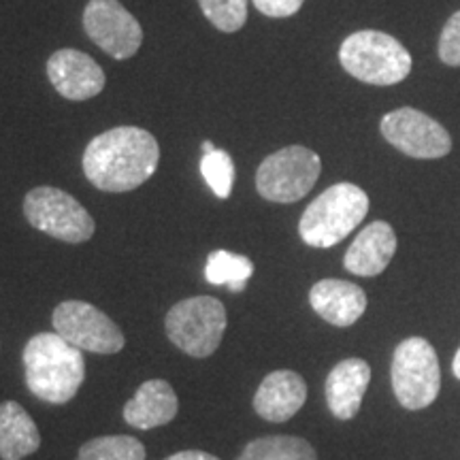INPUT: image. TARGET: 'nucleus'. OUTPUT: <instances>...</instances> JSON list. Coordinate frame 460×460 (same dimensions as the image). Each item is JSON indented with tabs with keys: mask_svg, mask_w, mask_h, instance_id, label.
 Instances as JSON below:
<instances>
[{
	"mask_svg": "<svg viewBox=\"0 0 460 460\" xmlns=\"http://www.w3.org/2000/svg\"><path fill=\"white\" fill-rule=\"evenodd\" d=\"M26 386L51 405H65L82 388L85 362L82 349L58 332H39L24 348Z\"/></svg>",
	"mask_w": 460,
	"mask_h": 460,
	"instance_id": "obj_2",
	"label": "nucleus"
},
{
	"mask_svg": "<svg viewBox=\"0 0 460 460\" xmlns=\"http://www.w3.org/2000/svg\"><path fill=\"white\" fill-rule=\"evenodd\" d=\"M48 77L62 99L90 101L105 90L107 77L94 58L79 49H58L48 60Z\"/></svg>",
	"mask_w": 460,
	"mask_h": 460,
	"instance_id": "obj_12",
	"label": "nucleus"
},
{
	"mask_svg": "<svg viewBox=\"0 0 460 460\" xmlns=\"http://www.w3.org/2000/svg\"><path fill=\"white\" fill-rule=\"evenodd\" d=\"M439 58L447 66H460V11L446 22L441 31Z\"/></svg>",
	"mask_w": 460,
	"mask_h": 460,
	"instance_id": "obj_24",
	"label": "nucleus"
},
{
	"mask_svg": "<svg viewBox=\"0 0 460 460\" xmlns=\"http://www.w3.org/2000/svg\"><path fill=\"white\" fill-rule=\"evenodd\" d=\"M393 388L401 407L410 411L433 405L441 388L435 348L424 337H410L396 345L393 356Z\"/></svg>",
	"mask_w": 460,
	"mask_h": 460,
	"instance_id": "obj_7",
	"label": "nucleus"
},
{
	"mask_svg": "<svg viewBox=\"0 0 460 460\" xmlns=\"http://www.w3.org/2000/svg\"><path fill=\"white\" fill-rule=\"evenodd\" d=\"M200 147H203V154H209V152H214V149H216V146L211 141H203V146H200Z\"/></svg>",
	"mask_w": 460,
	"mask_h": 460,
	"instance_id": "obj_28",
	"label": "nucleus"
},
{
	"mask_svg": "<svg viewBox=\"0 0 460 460\" xmlns=\"http://www.w3.org/2000/svg\"><path fill=\"white\" fill-rule=\"evenodd\" d=\"M307 401V384L295 371H273L254 394V410L267 422H288Z\"/></svg>",
	"mask_w": 460,
	"mask_h": 460,
	"instance_id": "obj_13",
	"label": "nucleus"
},
{
	"mask_svg": "<svg viewBox=\"0 0 460 460\" xmlns=\"http://www.w3.org/2000/svg\"><path fill=\"white\" fill-rule=\"evenodd\" d=\"M396 252V234L388 222H373L360 230L358 237L345 252L343 267L358 278H376L386 271Z\"/></svg>",
	"mask_w": 460,
	"mask_h": 460,
	"instance_id": "obj_14",
	"label": "nucleus"
},
{
	"mask_svg": "<svg viewBox=\"0 0 460 460\" xmlns=\"http://www.w3.org/2000/svg\"><path fill=\"white\" fill-rule=\"evenodd\" d=\"M77 460H146V446L128 435H107L85 441Z\"/></svg>",
	"mask_w": 460,
	"mask_h": 460,
	"instance_id": "obj_21",
	"label": "nucleus"
},
{
	"mask_svg": "<svg viewBox=\"0 0 460 460\" xmlns=\"http://www.w3.org/2000/svg\"><path fill=\"white\" fill-rule=\"evenodd\" d=\"M24 216L32 228L65 243H85L96 224L77 199L54 186H39L24 199Z\"/></svg>",
	"mask_w": 460,
	"mask_h": 460,
	"instance_id": "obj_8",
	"label": "nucleus"
},
{
	"mask_svg": "<svg viewBox=\"0 0 460 460\" xmlns=\"http://www.w3.org/2000/svg\"><path fill=\"white\" fill-rule=\"evenodd\" d=\"M371 382V367L362 358H345L326 377V402L337 420H352Z\"/></svg>",
	"mask_w": 460,
	"mask_h": 460,
	"instance_id": "obj_15",
	"label": "nucleus"
},
{
	"mask_svg": "<svg viewBox=\"0 0 460 460\" xmlns=\"http://www.w3.org/2000/svg\"><path fill=\"white\" fill-rule=\"evenodd\" d=\"M237 460H318V454L301 437L269 435L250 441Z\"/></svg>",
	"mask_w": 460,
	"mask_h": 460,
	"instance_id": "obj_19",
	"label": "nucleus"
},
{
	"mask_svg": "<svg viewBox=\"0 0 460 460\" xmlns=\"http://www.w3.org/2000/svg\"><path fill=\"white\" fill-rule=\"evenodd\" d=\"M369 214V197L356 183H335L305 209L298 234L307 245L332 247L348 237Z\"/></svg>",
	"mask_w": 460,
	"mask_h": 460,
	"instance_id": "obj_3",
	"label": "nucleus"
},
{
	"mask_svg": "<svg viewBox=\"0 0 460 460\" xmlns=\"http://www.w3.org/2000/svg\"><path fill=\"white\" fill-rule=\"evenodd\" d=\"M200 175H203L207 186L211 188V192L217 199L224 200L230 197L234 183V163L228 152L216 147L214 152L203 154V158H200Z\"/></svg>",
	"mask_w": 460,
	"mask_h": 460,
	"instance_id": "obj_22",
	"label": "nucleus"
},
{
	"mask_svg": "<svg viewBox=\"0 0 460 460\" xmlns=\"http://www.w3.org/2000/svg\"><path fill=\"white\" fill-rule=\"evenodd\" d=\"M51 324L58 335L82 352L85 349L94 354H118L126 343L119 326L94 305L84 301L58 305L51 315Z\"/></svg>",
	"mask_w": 460,
	"mask_h": 460,
	"instance_id": "obj_9",
	"label": "nucleus"
},
{
	"mask_svg": "<svg viewBox=\"0 0 460 460\" xmlns=\"http://www.w3.org/2000/svg\"><path fill=\"white\" fill-rule=\"evenodd\" d=\"M452 371L454 376H456L460 379V349L456 352V356H454V362H452Z\"/></svg>",
	"mask_w": 460,
	"mask_h": 460,
	"instance_id": "obj_27",
	"label": "nucleus"
},
{
	"mask_svg": "<svg viewBox=\"0 0 460 460\" xmlns=\"http://www.w3.org/2000/svg\"><path fill=\"white\" fill-rule=\"evenodd\" d=\"M207 20L220 32H237L247 22V0H199Z\"/></svg>",
	"mask_w": 460,
	"mask_h": 460,
	"instance_id": "obj_23",
	"label": "nucleus"
},
{
	"mask_svg": "<svg viewBox=\"0 0 460 460\" xmlns=\"http://www.w3.org/2000/svg\"><path fill=\"white\" fill-rule=\"evenodd\" d=\"M339 62L345 73L362 84L394 85L411 73V56L401 41L379 31L349 34L339 48Z\"/></svg>",
	"mask_w": 460,
	"mask_h": 460,
	"instance_id": "obj_4",
	"label": "nucleus"
},
{
	"mask_svg": "<svg viewBox=\"0 0 460 460\" xmlns=\"http://www.w3.org/2000/svg\"><path fill=\"white\" fill-rule=\"evenodd\" d=\"M314 312L332 326H352L367 309V295L360 286L343 279H322L309 290Z\"/></svg>",
	"mask_w": 460,
	"mask_h": 460,
	"instance_id": "obj_16",
	"label": "nucleus"
},
{
	"mask_svg": "<svg viewBox=\"0 0 460 460\" xmlns=\"http://www.w3.org/2000/svg\"><path fill=\"white\" fill-rule=\"evenodd\" d=\"M41 447L37 424L15 401L0 402V458L22 460Z\"/></svg>",
	"mask_w": 460,
	"mask_h": 460,
	"instance_id": "obj_18",
	"label": "nucleus"
},
{
	"mask_svg": "<svg viewBox=\"0 0 460 460\" xmlns=\"http://www.w3.org/2000/svg\"><path fill=\"white\" fill-rule=\"evenodd\" d=\"M177 410L180 401L171 384L164 379H147L124 405V420L130 427L149 430L169 424L177 416Z\"/></svg>",
	"mask_w": 460,
	"mask_h": 460,
	"instance_id": "obj_17",
	"label": "nucleus"
},
{
	"mask_svg": "<svg viewBox=\"0 0 460 460\" xmlns=\"http://www.w3.org/2000/svg\"><path fill=\"white\" fill-rule=\"evenodd\" d=\"M252 275H254V262L247 256L216 250L207 258L205 279L211 286H228L233 292H241L245 290Z\"/></svg>",
	"mask_w": 460,
	"mask_h": 460,
	"instance_id": "obj_20",
	"label": "nucleus"
},
{
	"mask_svg": "<svg viewBox=\"0 0 460 460\" xmlns=\"http://www.w3.org/2000/svg\"><path fill=\"white\" fill-rule=\"evenodd\" d=\"M320 172L322 160L314 149L288 146L262 160L256 171V190L264 200L290 205L312 192Z\"/></svg>",
	"mask_w": 460,
	"mask_h": 460,
	"instance_id": "obj_6",
	"label": "nucleus"
},
{
	"mask_svg": "<svg viewBox=\"0 0 460 460\" xmlns=\"http://www.w3.org/2000/svg\"><path fill=\"white\" fill-rule=\"evenodd\" d=\"M90 41L115 60H128L143 43V28L119 0H90L84 9Z\"/></svg>",
	"mask_w": 460,
	"mask_h": 460,
	"instance_id": "obj_11",
	"label": "nucleus"
},
{
	"mask_svg": "<svg viewBox=\"0 0 460 460\" xmlns=\"http://www.w3.org/2000/svg\"><path fill=\"white\" fill-rule=\"evenodd\" d=\"M172 345L192 358H209L226 331V309L214 296H192L172 305L164 320Z\"/></svg>",
	"mask_w": 460,
	"mask_h": 460,
	"instance_id": "obj_5",
	"label": "nucleus"
},
{
	"mask_svg": "<svg viewBox=\"0 0 460 460\" xmlns=\"http://www.w3.org/2000/svg\"><path fill=\"white\" fill-rule=\"evenodd\" d=\"M160 146L152 132L137 126H118L96 135L84 152V172L102 192H130L154 175Z\"/></svg>",
	"mask_w": 460,
	"mask_h": 460,
	"instance_id": "obj_1",
	"label": "nucleus"
},
{
	"mask_svg": "<svg viewBox=\"0 0 460 460\" xmlns=\"http://www.w3.org/2000/svg\"><path fill=\"white\" fill-rule=\"evenodd\" d=\"M379 130L390 146L410 158H444L452 149L450 132L430 115L411 107H401L384 115Z\"/></svg>",
	"mask_w": 460,
	"mask_h": 460,
	"instance_id": "obj_10",
	"label": "nucleus"
},
{
	"mask_svg": "<svg viewBox=\"0 0 460 460\" xmlns=\"http://www.w3.org/2000/svg\"><path fill=\"white\" fill-rule=\"evenodd\" d=\"M252 3L267 17H290L301 11L305 0H252Z\"/></svg>",
	"mask_w": 460,
	"mask_h": 460,
	"instance_id": "obj_25",
	"label": "nucleus"
},
{
	"mask_svg": "<svg viewBox=\"0 0 460 460\" xmlns=\"http://www.w3.org/2000/svg\"><path fill=\"white\" fill-rule=\"evenodd\" d=\"M164 460H220V458L214 456V454H207L200 450H183V452L172 454V456L164 458Z\"/></svg>",
	"mask_w": 460,
	"mask_h": 460,
	"instance_id": "obj_26",
	"label": "nucleus"
}]
</instances>
